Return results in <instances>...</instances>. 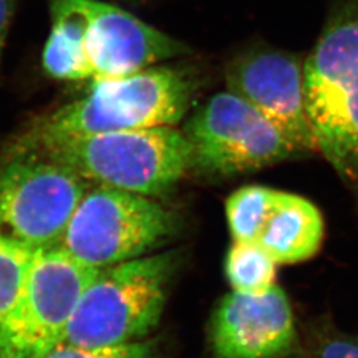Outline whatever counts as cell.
Wrapping results in <instances>:
<instances>
[{
	"label": "cell",
	"instance_id": "6da1fadb",
	"mask_svg": "<svg viewBox=\"0 0 358 358\" xmlns=\"http://www.w3.org/2000/svg\"><path fill=\"white\" fill-rule=\"evenodd\" d=\"M196 88L190 73L170 66L94 80L85 97L35 121L15 141L11 153H29L76 137L176 127L186 115Z\"/></svg>",
	"mask_w": 358,
	"mask_h": 358
},
{
	"label": "cell",
	"instance_id": "7a4b0ae2",
	"mask_svg": "<svg viewBox=\"0 0 358 358\" xmlns=\"http://www.w3.org/2000/svg\"><path fill=\"white\" fill-rule=\"evenodd\" d=\"M304 76L316 150L344 178L358 179V0L331 13Z\"/></svg>",
	"mask_w": 358,
	"mask_h": 358
},
{
	"label": "cell",
	"instance_id": "3957f363",
	"mask_svg": "<svg viewBox=\"0 0 358 358\" xmlns=\"http://www.w3.org/2000/svg\"><path fill=\"white\" fill-rule=\"evenodd\" d=\"M29 153L72 167L88 182L150 198L173 190L192 164L189 140L174 127L76 137Z\"/></svg>",
	"mask_w": 358,
	"mask_h": 358
},
{
	"label": "cell",
	"instance_id": "277c9868",
	"mask_svg": "<svg viewBox=\"0 0 358 358\" xmlns=\"http://www.w3.org/2000/svg\"><path fill=\"white\" fill-rule=\"evenodd\" d=\"M176 266V255L164 252L100 269L77 303L64 343L99 348L143 340L162 317Z\"/></svg>",
	"mask_w": 358,
	"mask_h": 358
},
{
	"label": "cell",
	"instance_id": "5b68a950",
	"mask_svg": "<svg viewBox=\"0 0 358 358\" xmlns=\"http://www.w3.org/2000/svg\"><path fill=\"white\" fill-rule=\"evenodd\" d=\"M177 230V217L154 198L97 185L83 196L59 245L101 269L150 255Z\"/></svg>",
	"mask_w": 358,
	"mask_h": 358
},
{
	"label": "cell",
	"instance_id": "8992f818",
	"mask_svg": "<svg viewBox=\"0 0 358 358\" xmlns=\"http://www.w3.org/2000/svg\"><path fill=\"white\" fill-rule=\"evenodd\" d=\"M99 271L62 245L36 250L17 304L0 333V358H45L63 344L77 303Z\"/></svg>",
	"mask_w": 358,
	"mask_h": 358
},
{
	"label": "cell",
	"instance_id": "52a82bcc",
	"mask_svg": "<svg viewBox=\"0 0 358 358\" xmlns=\"http://www.w3.org/2000/svg\"><path fill=\"white\" fill-rule=\"evenodd\" d=\"M90 182L72 167L36 153L0 166V229L36 251L59 245Z\"/></svg>",
	"mask_w": 358,
	"mask_h": 358
},
{
	"label": "cell",
	"instance_id": "ba28073f",
	"mask_svg": "<svg viewBox=\"0 0 358 358\" xmlns=\"http://www.w3.org/2000/svg\"><path fill=\"white\" fill-rule=\"evenodd\" d=\"M183 133L192 146V170L211 178L252 173L299 153L266 117L229 90L202 105Z\"/></svg>",
	"mask_w": 358,
	"mask_h": 358
},
{
	"label": "cell",
	"instance_id": "9c48e42d",
	"mask_svg": "<svg viewBox=\"0 0 358 358\" xmlns=\"http://www.w3.org/2000/svg\"><path fill=\"white\" fill-rule=\"evenodd\" d=\"M227 90L266 117L299 153L316 150L308 120L304 63L292 53L255 48L231 62Z\"/></svg>",
	"mask_w": 358,
	"mask_h": 358
},
{
	"label": "cell",
	"instance_id": "30bf717a",
	"mask_svg": "<svg viewBox=\"0 0 358 358\" xmlns=\"http://www.w3.org/2000/svg\"><path fill=\"white\" fill-rule=\"evenodd\" d=\"M210 343L215 358H285L297 333L285 292L273 285L263 294L232 291L213 313Z\"/></svg>",
	"mask_w": 358,
	"mask_h": 358
},
{
	"label": "cell",
	"instance_id": "8fae6325",
	"mask_svg": "<svg viewBox=\"0 0 358 358\" xmlns=\"http://www.w3.org/2000/svg\"><path fill=\"white\" fill-rule=\"evenodd\" d=\"M90 16L92 81L128 76L187 52L176 38L112 4L90 0Z\"/></svg>",
	"mask_w": 358,
	"mask_h": 358
},
{
	"label": "cell",
	"instance_id": "7c38bea8",
	"mask_svg": "<svg viewBox=\"0 0 358 358\" xmlns=\"http://www.w3.org/2000/svg\"><path fill=\"white\" fill-rule=\"evenodd\" d=\"M324 219L306 198L278 192L273 208L262 231L260 244L276 264H294L310 259L320 250Z\"/></svg>",
	"mask_w": 358,
	"mask_h": 358
},
{
	"label": "cell",
	"instance_id": "4fadbf2b",
	"mask_svg": "<svg viewBox=\"0 0 358 358\" xmlns=\"http://www.w3.org/2000/svg\"><path fill=\"white\" fill-rule=\"evenodd\" d=\"M48 4L52 28L43 51L44 71L57 80H92L90 0H48Z\"/></svg>",
	"mask_w": 358,
	"mask_h": 358
},
{
	"label": "cell",
	"instance_id": "5bb4252c",
	"mask_svg": "<svg viewBox=\"0 0 358 358\" xmlns=\"http://www.w3.org/2000/svg\"><path fill=\"white\" fill-rule=\"evenodd\" d=\"M278 264L257 242H232L224 262L232 291L263 294L275 285Z\"/></svg>",
	"mask_w": 358,
	"mask_h": 358
},
{
	"label": "cell",
	"instance_id": "9a60e30c",
	"mask_svg": "<svg viewBox=\"0 0 358 358\" xmlns=\"http://www.w3.org/2000/svg\"><path fill=\"white\" fill-rule=\"evenodd\" d=\"M278 190L248 185L232 192L226 202V217L232 242H257L276 201Z\"/></svg>",
	"mask_w": 358,
	"mask_h": 358
},
{
	"label": "cell",
	"instance_id": "2e32d148",
	"mask_svg": "<svg viewBox=\"0 0 358 358\" xmlns=\"http://www.w3.org/2000/svg\"><path fill=\"white\" fill-rule=\"evenodd\" d=\"M34 252L0 229V333L17 304Z\"/></svg>",
	"mask_w": 358,
	"mask_h": 358
},
{
	"label": "cell",
	"instance_id": "e0dca14e",
	"mask_svg": "<svg viewBox=\"0 0 358 358\" xmlns=\"http://www.w3.org/2000/svg\"><path fill=\"white\" fill-rule=\"evenodd\" d=\"M45 358H158V346L152 340L99 348H83L63 343Z\"/></svg>",
	"mask_w": 358,
	"mask_h": 358
},
{
	"label": "cell",
	"instance_id": "ac0fdd59",
	"mask_svg": "<svg viewBox=\"0 0 358 358\" xmlns=\"http://www.w3.org/2000/svg\"><path fill=\"white\" fill-rule=\"evenodd\" d=\"M317 358H358V337L337 336L324 341Z\"/></svg>",
	"mask_w": 358,
	"mask_h": 358
},
{
	"label": "cell",
	"instance_id": "d6986e66",
	"mask_svg": "<svg viewBox=\"0 0 358 358\" xmlns=\"http://www.w3.org/2000/svg\"><path fill=\"white\" fill-rule=\"evenodd\" d=\"M15 4L16 0H0V56L13 20Z\"/></svg>",
	"mask_w": 358,
	"mask_h": 358
}]
</instances>
